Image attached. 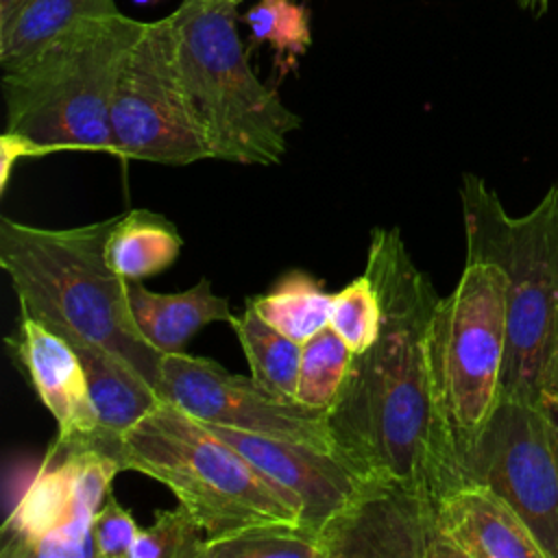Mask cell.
<instances>
[{
	"label": "cell",
	"instance_id": "1",
	"mask_svg": "<svg viewBox=\"0 0 558 558\" xmlns=\"http://www.w3.org/2000/svg\"><path fill=\"white\" fill-rule=\"evenodd\" d=\"M364 272L379 296L381 329L353 357L327 412L333 447L366 482L395 484L438 506L469 482L434 371L432 327L440 294L395 227L371 231Z\"/></svg>",
	"mask_w": 558,
	"mask_h": 558
},
{
	"label": "cell",
	"instance_id": "2",
	"mask_svg": "<svg viewBox=\"0 0 558 558\" xmlns=\"http://www.w3.org/2000/svg\"><path fill=\"white\" fill-rule=\"evenodd\" d=\"M146 22L122 11L89 17L2 72L7 124L0 137L4 190L17 159L61 150L113 155L111 98L120 70Z\"/></svg>",
	"mask_w": 558,
	"mask_h": 558
},
{
	"label": "cell",
	"instance_id": "3",
	"mask_svg": "<svg viewBox=\"0 0 558 558\" xmlns=\"http://www.w3.org/2000/svg\"><path fill=\"white\" fill-rule=\"evenodd\" d=\"M116 218L54 229L2 216L0 266L17 296L20 316L116 353L157 388L163 353L140 333L126 279L105 257Z\"/></svg>",
	"mask_w": 558,
	"mask_h": 558
},
{
	"label": "cell",
	"instance_id": "4",
	"mask_svg": "<svg viewBox=\"0 0 558 558\" xmlns=\"http://www.w3.org/2000/svg\"><path fill=\"white\" fill-rule=\"evenodd\" d=\"M466 262L506 277V360L501 399L541 405L543 375L558 344V179L523 216H510L473 172L460 183Z\"/></svg>",
	"mask_w": 558,
	"mask_h": 558
},
{
	"label": "cell",
	"instance_id": "5",
	"mask_svg": "<svg viewBox=\"0 0 558 558\" xmlns=\"http://www.w3.org/2000/svg\"><path fill=\"white\" fill-rule=\"evenodd\" d=\"M120 464L163 484L207 538L257 525L301 527L290 493L168 399L126 429Z\"/></svg>",
	"mask_w": 558,
	"mask_h": 558
},
{
	"label": "cell",
	"instance_id": "6",
	"mask_svg": "<svg viewBox=\"0 0 558 558\" xmlns=\"http://www.w3.org/2000/svg\"><path fill=\"white\" fill-rule=\"evenodd\" d=\"M238 7L233 0H183L170 13L179 68L211 159L275 166L301 118L253 72L238 33Z\"/></svg>",
	"mask_w": 558,
	"mask_h": 558
},
{
	"label": "cell",
	"instance_id": "7",
	"mask_svg": "<svg viewBox=\"0 0 558 558\" xmlns=\"http://www.w3.org/2000/svg\"><path fill=\"white\" fill-rule=\"evenodd\" d=\"M506 277L488 262H466L440 296L432 355L440 403L466 471V458L501 401L506 360Z\"/></svg>",
	"mask_w": 558,
	"mask_h": 558
},
{
	"label": "cell",
	"instance_id": "8",
	"mask_svg": "<svg viewBox=\"0 0 558 558\" xmlns=\"http://www.w3.org/2000/svg\"><path fill=\"white\" fill-rule=\"evenodd\" d=\"M113 155L163 166L211 159V148L185 89L172 17L146 22L111 98Z\"/></svg>",
	"mask_w": 558,
	"mask_h": 558
},
{
	"label": "cell",
	"instance_id": "9",
	"mask_svg": "<svg viewBox=\"0 0 558 558\" xmlns=\"http://www.w3.org/2000/svg\"><path fill=\"white\" fill-rule=\"evenodd\" d=\"M466 480L504 495L558 558V421L545 410L501 399L466 458Z\"/></svg>",
	"mask_w": 558,
	"mask_h": 558
},
{
	"label": "cell",
	"instance_id": "10",
	"mask_svg": "<svg viewBox=\"0 0 558 558\" xmlns=\"http://www.w3.org/2000/svg\"><path fill=\"white\" fill-rule=\"evenodd\" d=\"M157 392L207 423L336 451L325 410L305 408L264 388L251 375L229 373L207 357L185 351L163 353Z\"/></svg>",
	"mask_w": 558,
	"mask_h": 558
},
{
	"label": "cell",
	"instance_id": "11",
	"mask_svg": "<svg viewBox=\"0 0 558 558\" xmlns=\"http://www.w3.org/2000/svg\"><path fill=\"white\" fill-rule=\"evenodd\" d=\"M201 423L299 501L301 530L318 543L329 523L336 521L368 484L336 451L207 421Z\"/></svg>",
	"mask_w": 558,
	"mask_h": 558
},
{
	"label": "cell",
	"instance_id": "12",
	"mask_svg": "<svg viewBox=\"0 0 558 558\" xmlns=\"http://www.w3.org/2000/svg\"><path fill=\"white\" fill-rule=\"evenodd\" d=\"M7 344L57 423V440L50 445L48 453L89 449L120 462L122 449L109 442L100 432L87 375L72 344L31 316H20V325L7 338Z\"/></svg>",
	"mask_w": 558,
	"mask_h": 558
},
{
	"label": "cell",
	"instance_id": "13",
	"mask_svg": "<svg viewBox=\"0 0 558 558\" xmlns=\"http://www.w3.org/2000/svg\"><path fill=\"white\" fill-rule=\"evenodd\" d=\"M436 506L395 484L368 482L320 534L325 558H436Z\"/></svg>",
	"mask_w": 558,
	"mask_h": 558
},
{
	"label": "cell",
	"instance_id": "14",
	"mask_svg": "<svg viewBox=\"0 0 558 558\" xmlns=\"http://www.w3.org/2000/svg\"><path fill=\"white\" fill-rule=\"evenodd\" d=\"M436 558H547L514 506L482 482L449 490L436 506Z\"/></svg>",
	"mask_w": 558,
	"mask_h": 558
},
{
	"label": "cell",
	"instance_id": "15",
	"mask_svg": "<svg viewBox=\"0 0 558 558\" xmlns=\"http://www.w3.org/2000/svg\"><path fill=\"white\" fill-rule=\"evenodd\" d=\"M131 316L148 344L161 353L183 351L187 340L209 323H231V305L214 292L207 277L183 292H155L142 281H126Z\"/></svg>",
	"mask_w": 558,
	"mask_h": 558
},
{
	"label": "cell",
	"instance_id": "16",
	"mask_svg": "<svg viewBox=\"0 0 558 558\" xmlns=\"http://www.w3.org/2000/svg\"><path fill=\"white\" fill-rule=\"evenodd\" d=\"M63 338L72 344L85 368L100 432L122 449L126 429L159 403L157 388L116 353L74 336Z\"/></svg>",
	"mask_w": 558,
	"mask_h": 558
},
{
	"label": "cell",
	"instance_id": "17",
	"mask_svg": "<svg viewBox=\"0 0 558 558\" xmlns=\"http://www.w3.org/2000/svg\"><path fill=\"white\" fill-rule=\"evenodd\" d=\"M74 464L68 456H48L11 510L2 527L0 556L24 558L28 545L72 519Z\"/></svg>",
	"mask_w": 558,
	"mask_h": 558
},
{
	"label": "cell",
	"instance_id": "18",
	"mask_svg": "<svg viewBox=\"0 0 558 558\" xmlns=\"http://www.w3.org/2000/svg\"><path fill=\"white\" fill-rule=\"evenodd\" d=\"M113 0H22L0 22V68L13 70L74 24L118 13Z\"/></svg>",
	"mask_w": 558,
	"mask_h": 558
},
{
	"label": "cell",
	"instance_id": "19",
	"mask_svg": "<svg viewBox=\"0 0 558 558\" xmlns=\"http://www.w3.org/2000/svg\"><path fill=\"white\" fill-rule=\"evenodd\" d=\"M183 246L174 222L150 209L120 214L105 244L107 264L126 281H142L170 268Z\"/></svg>",
	"mask_w": 558,
	"mask_h": 558
},
{
	"label": "cell",
	"instance_id": "20",
	"mask_svg": "<svg viewBox=\"0 0 558 558\" xmlns=\"http://www.w3.org/2000/svg\"><path fill=\"white\" fill-rule=\"evenodd\" d=\"M248 303L268 325L303 344L329 327L333 294L314 275L294 268L283 272L264 294L251 296Z\"/></svg>",
	"mask_w": 558,
	"mask_h": 558
},
{
	"label": "cell",
	"instance_id": "21",
	"mask_svg": "<svg viewBox=\"0 0 558 558\" xmlns=\"http://www.w3.org/2000/svg\"><path fill=\"white\" fill-rule=\"evenodd\" d=\"M231 327L251 366V377L281 397L294 399L303 344L268 325L248 301L231 318Z\"/></svg>",
	"mask_w": 558,
	"mask_h": 558
},
{
	"label": "cell",
	"instance_id": "22",
	"mask_svg": "<svg viewBox=\"0 0 558 558\" xmlns=\"http://www.w3.org/2000/svg\"><path fill=\"white\" fill-rule=\"evenodd\" d=\"M353 357L355 353L331 327L320 329L303 342L294 399L305 408L329 412L344 388Z\"/></svg>",
	"mask_w": 558,
	"mask_h": 558
},
{
	"label": "cell",
	"instance_id": "23",
	"mask_svg": "<svg viewBox=\"0 0 558 558\" xmlns=\"http://www.w3.org/2000/svg\"><path fill=\"white\" fill-rule=\"evenodd\" d=\"M203 558H325V551L301 527L257 525L205 538Z\"/></svg>",
	"mask_w": 558,
	"mask_h": 558
},
{
	"label": "cell",
	"instance_id": "24",
	"mask_svg": "<svg viewBox=\"0 0 558 558\" xmlns=\"http://www.w3.org/2000/svg\"><path fill=\"white\" fill-rule=\"evenodd\" d=\"M253 44H268L277 63H290L312 44L310 11L294 0H257L244 15Z\"/></svg>",
	"mask_w": 558,
	"mask_h": 558
},
{
	"label": "cell",
	"instance_id": "25",
	"mask_svg": "<svg viewBox=\"0 0 558 558\" xmlns=\"http://www.w3.org/2000/svg\"><path fill=\"white\" fill-rule=\"evenodd\" d=\"M329 327L355 355L364 353L377 340L381 329V305L366 272L333 294Z\"/></svg>",
	"mask_w": 558,
	"mask_h": 558
},
{
	"label": "cell",
	"instance_id": "26",
	"mask_svg": "<svg viewBox=\"0 0 558 558\" xmlns=\"http://www.w3.org/2000/svg\"><path fill=\"white\" fill-rule=\"evenodd\" d=\"M203 527L179 504L170 510H155L153 523L142 527L129 558H203Z\"/></svg>",
	"mask_w": 558,
	"mask_h": 558
},
{
	"label": "cell",
	"instance_id": "27",
	"mask_svg": "<svg viewBox=\"0 0 558 558\" xmlns=\"http://www.w3.org/2000/svg\"><path fill=\"white\" fill-rule=\"evenodd\" d=\"M133 514L113 497L107 495L102 508L94 519V551L98 558H129L131 547L140 534Z\"/></svg>",
	"mask_w": 558,
	"mask_h": 558
},
{
	"label": "cell",
	"instance_id": "28",
	"mask_svg": "<svg viewBox=\"0 0 558 558\" xmlns=\"http://www.w3.org/2000/svg\"><path fill=\"white\" fill-rule=\"evenodd\" d=\"M538 408L558 421V344H556V349L549 357V364L545 368V375H543Z\"/></svg>",
	"mask_w": 558,
	"mask_h": 558
},
{
	"label": "cell",
	"instance_id": "29",
	"mask_svg": "<svg viewBox=\"0 0 558 558\" xmlns=\"http://www.w3.org/2000/svg\"><path fill=\"white\" fill-rule=\"evenodd\" d=\"M517 4H519V9L532 13L534 17L543 15L549 9V0H517Z\"/></svg>",
	"mask_w": 558,
	"mask_h": 558
},
{
	"label": "cell",
	"instance_id": "30",
	"mask_svg": "<svg viewBox=\"0 0 558 558\" xmlns=\"http://www.w3.org/2000/svg\"><path fill=\"white\" fill-rule=\"evenodd\" d=\"M20 4L22 0H0V22H4Z\"/></svg>",
	"mask_w": 558,
	"mask_h": 558
},
{
	"label": "cell",
	"instance_id": "31",
	"mask_svg": "<svg viewBox=\"0 0 558 558\" xmlns=\"http://www.w3.org/2000/svg\"><path fill=\"white\" fill-rule=\"evenodd\" d=\"M135 2H153V0H135Z\"/></svg>",
	"mask_w": 558,
	"mask_h": 558
},
{
	"label": "cell",
	"instance_id": "32",
	"mask_svg": "<svg viewBox=\"0 0 558 558\" xmlns=\"http://www.w3.org/2000/svg\"><path fill=\"white\" fill-rule=\"evenodd\" d=\"M233 2H238V4H240V2H244V0H233Z\"/></svg>",
	"mask_w": 558,
	"mask_h": 558
}]
</instances>
